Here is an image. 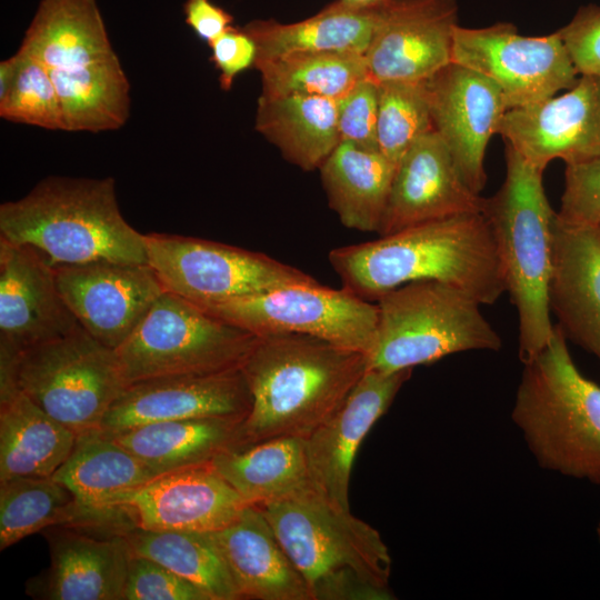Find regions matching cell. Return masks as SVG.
<instances>
[{
	"instance_id": "1",
	"label": "cell",
	"mask_w": 600,
	"mask_h": 600,
	"mask_svg": "<svg viewBox=\"0 0 600 600\" xmlns=\"http://www.w3.org/2000/svg\"><path fill=\"white\" fill-rule=\"evenodd\" d=\"M328 259L342 288L368 301L421 280L453 286L480 304L494 303L506 292L493 236L482 211L333 248Z\"/></svg>"
},
{
	"instance_id": "2",
	"label": "cell",
	"mask_w": 600,
	"mask_h": 600,
	"mask_svg": "<svg viewBox=\"0 0 600 600\" xmlns=\"http://www.w3.org/2000/svg\"><path fill=\"white\" fill-rule=\"evenodd\" d=\"M367 370V356L299 333L257 336L241 364L251 394L236 446L306 439L328 420Z\"/></svg>"
},
{
	"instance_id": "3",
	"label": "cell",
	"mask_w": 600,
	"mask_h": 600,
	"mask_svg": "<svg viewBox=\"0 0 600 600\" xmlns=\"http://www.w3.org/2000/svg\"><path fill=\"white\" fill-rule=\"evenodd\" d=\"M0 238L28 246L52 266L148 263L146 237L122 216L111 177L49 176L0 206Z\"/></svg>"
},
{
	"instance_id": "4",
	"label": "cell",
	"mask_w": 600,
	"mask_h": 600,
	"mask_svg": "<svg viewBox=\"0 0 600 600\" xmlns=\"http://www.w3.org/2000/svg\"><path fill=\"white\" fill-rule=\"evenodd\" d=\"M311 600H390L391 557L369 523L316 490L257 506Z\"/></svg>"
},
{
	"instance_id": "5",
	"label": "cell",
	"mask_w": 600,
	"mask_h": 600,
	"mask_svg": "<svg viewBox=\"0 0 600 600\" xmlns=\"http://www.w3.org/2000/svg\"><path fill=\"white\" fill-rule=\"evenodd\" d=\"M558 324L523 363L511 419L538 464L600 484V386L574 364Z\"/></svg>"
},
{
	"instance_id": "6",
	"label": "cell",
	"mask_w": 600,
	"mask_h": 600,
	"mask_svg": "<svg viewBox=\"0 0 600 600\" xmlns=\"http://www.w3.org/2000/svg\"><path fill=\"white\" fill-rule=\"evenodd\" d=\"M506 178L483 199L506 291L519 320V358L532 359L548 343L551 322L549 287L552 274L556 211L546 196L540 169L504 142Z\"/></svg>"
},
{
	"instance_id": "7",
	"label": "cell",
	"mask_w": 600,
	"mask_h": 600,
	"mask_svg": "<svg viewBox=\"0 0 600 600\" xmlns=\"http://www.w3.org/2000/svg\"><path fill=\"white\" fill-rule=\"evenodd\" d=\"M378 328L367 369L394 372L466 351H498L502 341L480 303L436 280L414 281L377 300Z\"/></svg>"
},
{
	"instance_id": "8",
	"label": "cell",
	"mask_w": 600,
	"mask_h": 600,
	"mask_svg": "<svg viewBox=\"0 0 600 600\" xmlns=\"http://www.w3.org/2000/svg\"><path fill=\"white\" fill-rule=\"evenodd\" d=\"M0 376L77 434L99 429L126 388L116 351L81 326L16 357L0 356Z\"/></svg>"
},
{
	"instance_id": "9",
	"label": "cell",
	"mask_w": 600,
	"mask_h": 600,
	"mask_svg": "<svg viewBox=\"0 0 600 600\" xmlns=\"http://www.w3.org/2000/svg\"><path fill=\"white\" fill-rule=\"evenodd\" d=\"M257 336L166 291L116 350L126 386L241 368Z\"/></svg>"
},
{
	"instance_id": "10",
	"label": "cell",
	"mask_w": 600,
	"mask_h": 600,
	"mask_svg": "<svg viewBox=\"0 0 600 600\" xmlns=\"http://www.w3.org/2000/svg\"><path fill=\"white\" fill-rule=\"evenodd\" d=\"M147 262L166 291L200 307L318 281L264 253L196 237L144 234Z\"/></svg>"
},
{
	"instance_id": "11",
	"label": "cell",
	"mask_w": 600,
	"mask_h": 600,
	"mask_svg": "<svg viewBox=\"0 0 600 600\" xmlns=\"http://www.w3.org/2000/svg\"><path fill=\"white\" fill-rule=\"evenodd\" d=\"M201 308L256 336L307 334L366 356L377 337V303L320 282L284 286Z\"/></svg>"
},
{
	"instance_id": "12",
	"label": "cell",
	"mask_w": 600,
	"mask_h": 600,
	"mask_svg": "<svg viewBox=\"0 0 600 600\" xmlns=\"http://www.w3.org/2000/svg\"><path fill=\"white\" fill-rule=\"evenodd\" d=\"M451 62L493 81L508 109L529 106L574 86L580 77L558 30L527 37L514 24L457 26Z\"/></svg>"
},
{
	"instance_id": "13",
	"label": "cell",
	"mask_w": 600,
	"mask_h": 600,
	"mask_svg": "<svg viewBox=\"0 0 600 600\" xmlns=\"http://www.w3.org/2000/svg\"><path fill=\"white\" fill-rule=\"evenodd\" d=\"M53 267L59 290L79 324L114 351L166 292L148 263L102 260Z\"/></svg>"
},
{
	"instance_id": "14",
	"label": "cell",
	"mask_w": 600,
	"mask_h": 600,
	"mask_svg": "<svg viewBox=\"0 0 600 600\" xmlns=\"http://www.w3.org/2000/svg\"><path fill=\"white\" fill-rule=\"evenodd\" d=\"M424 83L433 130L466 184L480 194L487 181L486 150L508 110L503 94L489 78L454 62Z\"/></svg>"
},
{
	"instance_id": "15",
	"label": "cell",
	"mask_w": 600,
	"mask_h": 600,
	"mask_svg": "<svg viewBox=\"0 0 600 600\" xmlns=\"http://www.w3.org/2000/svg\"><path fill=\"white\" fill-rule=\"evenodd\" d=\"M498 133L528 162L546 169L600 157V79L580 76L558 97L508 109Z\"/></svg>"
},
{
	"instance_id": "16",
	"label": "cell",
	"mask_w": 600,
	"mask_h": 600,
	"mask_svg": "<svg viewBox=\"0 0 600 600\" xmlns=\"http://www.w3.org/2000/svg\"><path fill=\"white\" fill-rule=\"evenodd\" d=\"M78 327L48 259L0 238V356L16 357Z\"/></svg>"
},
{
	"instance_id": "17",
	"label": "cell",
	"mask_w": 600,
	"mask_h": 600,
	"mask_svg": "<svg viewBox=\"0 0 600 600\" xmlns=\"http://www.w3.org/2000/svg\"><path fill=\"white\" fill-rule=\"evenodd\" d=\"M248 506L211 463L160 474L111 500L134 527L146 530L214 532Z\"/></svg>"
},
{
	"instance_id": "18",
	"label": "cell",
	"mask_w": 600,
	"mask_h": 600,
	"mask_svg": "<svg viewBox=\"0 0 600 600\" xmlns=\"http://www.w3.org/2000/svg\"><path fill=\"white\" fill-rule=\"evenodd\" d=\"M457 0H386L364 53L374 81H426L451 62Z\"/></svg>"
},
{
	"instance_id": "19",
	"label": "cell",
	"mask_w": 600,
	"mask_h": 600,
	"mask_svg": "<svg viewBox=\"0 0 600 600\" xmlns=\"http://www.w3.org/2000/svg\"><path fill=\"white\" fill-rule=\"evenodd\" d=\"M411 373L412 369H367L340 408L304 439L313 487L334 506L350 510L349 482L358 449Z\"/></svg>"
},
{
	"instance_id": "20",
	"label": "cell",
	"mask_w": 600,
	"mask_h": 600,
	"mask_svg": "<svg viewBox=\"0 0 600 600\" xmlns=\"http://www.w3.org/2000/svg\"><path fill=\"white\" fill-rule=\"evenodd\" d=\"M251 394L241 368L209 374L161 377L126 386L100 430L117 433L138 426L210 417L244 418Z\"/></svg>"
},
{
	"instance_id": "21",
	"label": "cell",
	"mask_w": 600,
	"mask_h": 600,
	"mask_svg": "<svg viewBox=\"0 0 600 600\" xmlns=\"http://www.w3.org/2000/svg\"><path fill=\"white\" fill-rule=\"evenodd\" d=\"M128 527L108 536L93 534L84 524L48 528L51 563L30 579L27 592L47 600H123L131 558Z\"/></svg>"
},
{
	"instance_id": "22",
	"label": "cell",
	"mask_w": 600,
	"mask_h": 600,
	"mask_svg": "<svg viewBox=\"0 0 600 600\" xmlns=\"http://www.w3.org/2000/svg\"><path fill=\"white\" fill-rule=\"evenodd\" d=\"M483 199L466 184L446 143L430 130L399 161L378 234L482 211Z\"/></svg>"
},
{
	"instance_id": "23",
	"label": "cell",
	"mask_w": 600,
	"mask_h": 600,
	"mask_svg": "<svg viewBox=\"0 0 600 600\" xmlns=\"http://www.w3.org/2000/svg\"><path fill=\"white\" fill-rule=\"evenodd\" d=\"M550 311L567 340L600 362V237L554 218Z\"/></svg>"
},
{
	"instance_id": "24",
	"label": "cell",
	"mask_w": 600,
	"mask_h": 600,
	"mask_svg": "<svg viewBox=\"0 0 600 600\" xmlns=\"http://www.w3.org/2000/svg\"><path fill=\"white\" fill-rule=\"evenodd\" d=\"M241 599L311 600L307 584L257 506L211 532Z\"/></svg>"
},
{
	"instance_id": "25",
	"label": "cell",
	"mask_w": 600,
	"mask_h": 600,
	"mask_svg": "<svg viewBox=\"0 0 600 600\" xmlns=\"http://www.w3.org/2000/svg\"><path fill=\"white\" fill-rule=\"evenodd\" d=\"M77 433L0 376V481L52 477L70 456Z\"/></svg>"
},
{
	"instance_id": "26",
	"label": "cell",
	"mask_w": 600,
	"mask_h": 600,
	"mask_svg": "<svg viewBox=\"0 0 600 600\" xmlns=\"http://www.w3.org/2000/svg\"><path fill=\"white\" fill-rule=\"evenodd\" d=\"M17 51L48 71H73L117 56L96 0H41Z\"/></svg>"
},
{
	"instance_id": "27",
	"label": "cell",
	"mask_w": 600,
	"mask_h": 600,
	"mask_svg": "<svg viewBox=\"0 0 600 600\" xmlns=\"http://www.w3.org/2000/svg\"><path fill=\"white\" fill-rule=\"evenodd\" d=\"M386 0L351 7L336 0L314 16L292 23L253 20L242 29L254 41L257 58L299 50L364 54L380 24Z\"/></svg>"
},
{
	"instance_id": "28",
	"label": "cell",
	"mask_w": 600,
	"mask_h": 600,
	"mask_svg": "<svg viewBox=\"0 0 600 600\" xmlns=\"http://www.w3.org/2000/svg\"><path fill=\"white\" fill-rule=\"evenodd\" d=\"M319 169L329 206L341 223L378 233L397 164L379 151L340 141Z\"/></svg>"
},
{
	"instance_id": "29",
	"label": "cell",
	"mask_w": 600,
	"mask_h": 600,
	"mask_svg": "<svg viewBox=\"0 0 600 600\" xmlns=\"http://www.w3.org/2000/svg\"><path fill=\"white\" fill-rule=\"evenodd\" d=\"M242 421L239 417L170 420L108 436L160 476L210 463L220 452L233 449Z\"/></svg>"
},
{
	"instance_id": "30",
	"label": "cell",
	"mask_w": 600,
	"mask_h": 600,
	"mask_svg": "<svg viewBox=\"0 0 600 600\" xmlns=\"http://www.w3.org/2000/svg\"><path fill=\"white\" fill-rule=\"evenodd\" d=\"M210 463L250 506L284 500L316 490L302 438L281 437L241 449L226 450Z\"/></svg>"
},
{
	"instance_id": "31",
	"label": "cell",
	"mask_w": 600,
	"mask_h": 600,
	"mask_svg": "<svg viewBox=\"0 0 600 600\" xmlns=\"http://www.w3.org/2000/svg\"><path fill=\"white\" fill-rule=\"evenodd\" d=\"M254 129L289 162L314 170L340 143L337 101L316 96L259 97Z\"/></svg>"
},
{
	"instance_id": "32",
	"label": "cell",
	"mask_w": 600,
	"mask_h": 600,
	"mask_svg": "<svg viewBox=\"0 0 600 600\" xmlns=\"http://www.w3.org/2000/svg\"><path fill=\"white\" fill-rule=\"evenodd\" d=\"M158 477L140 459L100 429L77 436L64 463L52 476L88 509L108 510L114 498Z\"/></svg>"
},
{
	"instance_id": "33",
	"label": "cell",
	"mask_w": 600,
	"mask_h": 600,
	"mask_svg": "<svg viewBox=\"0 0 600 600\" xmlns=\"http://www.w3.org/2000/svg\"><path fill=\"white\" fill-rule=\"evenodd\" d=\"M64 131L118 130L130 117V82L118 56L73 71H49Z\"/></svg>"
},
{
	"instance_id": "34",
	"label": "cell",
	"mask_w": 600,
	"mask_h": 600,
	"mask_svg": "<svg viewBox=\"0 0 600 600\" xmlns=\"http://www.w3.org/2000/svg\"><path fill=\"white\" fill-rule=\"evenodd\" d=\"M107 513L88 509L52 477L0 481V550L26 537L63 524H98Z\"/></svg>"
},
{
	"instance_id": "35",
	"label": "cell",
	"mask_w": 600,
	"mask_h": 600,
	"mask_svg": "<svg viewBox=\"0 0 600 600\" xmlns=\"http://www.w3.org/2000/svg\"><path fill=\"white\" fill-rule=\"evenodd\" d=\"M263 98L316 96L338 100L369 77L364 54L299 50L257 58Z\"/></svg>"
},
{
	"instance_id": "36",
	"label": "cell",
	"mask_w": 600,
	"mask_h": 600,
	"mask_svg": "<svg viewBox=\"0 0 600 600\" xmlns=\"http://www.w3.org/2000/svg\"><path fill=\"white\" fill-rule=\"evenodd\" d=\"M131 554L154 560L203 590L210 600H239L224 558L211 532L124 530Z\"/></svg>"
},
{
	"instance_id": "37",
	"label": "cell",
	"mask_w": 600,
	"mask_h": 600,
	"mask_svg": "<svg viewBox=\"0 0 600 600\" xmlns=\"http://www.w3.org/2000/svg\"><path fill=\"white\" fill-rule=\"evenodd\" d=\"M433 130L424 81L378 82L377 140L380 153L398 166L422 134Z\"/></svg>"
},
{
	"instance_id": "38",
	"label": "cell",
	"mask_w": 600,
	"mask_h": 600,
	"mask_svg": "<svg viewBox=\"0 0 600 600\" xmlns=\"http://www.w3.org/2000/svg\"><path fill=\"white\" fill-rule=\"evenodd\" d=\"M13 83L0 100V117L7 121L47 130L64 131L62 111L49 71L37 60L16 52Z\"/></svg>"
},
{
	"instance_id": "39",
	"label": "cell",
	"mask_w": 600,
	"mask_h": 600,
	"mask_svg": "<svg viewBox=\"0 0 600 600\" xmlns=\"http://www.w3.org/2000/svg\"><path fill=\"white\" fill-rule=\"evenodd\" d=\"M557 218L573 227L600 226V157L566 164Z\"/></svg>"
},
{
	"instance_id": "40",
	"label": "cell",
	"mask_w": 600,
	"mask_h": 600,
	"mask_svg": "<svg viewBox=\"0 0 600 600\" xmlns=\"http://www.w3.org/2000/svg\"><path fill=\"white\" fill-rule=\"evenodd\" d=\"M123 600H210L189 580L161 563L131 554Z\"/></svg>"
},
{
	"instance_id": "41",
	"label": "cell",
	"mask_w": 600,
	"mask_h": 600,
	"mask_svg": "<svg viewBox=\"0 0 600 600\" xmlns=\"http://www.w3.org/2000/svg\"><path fill=\"white\" fill-rule=\"evenodd\" d=\"M336 101L340 141L352 142L366 150L379 151L378 82L368 77Z\"/></svg>"
},
{
	"instance_id": "42",
	"label": "cell",
	"mask_w": 600,
	"mask_h": 600,
	"mask_svg": "<svg viewBox=\"0 0 600 600\" xmlns=\"http://www.w3.org/2000/svg\"><path fill=\"white\" fill-rule=\"evenodd\" d=\"M558 32L579 76L600 79V6L580 7Z\"/></svg>"
},
{
	"instance_id": "43",
	"label": "cell",
	"mask_w": 600,
	"mask_h": 600,
	"mask_svg": "<svg viewBox=\"0 0 600 600\" xmlns=\"http://www.w3.org/2000/svg\"><path fill=\"white\" fill-rule=\"evenodd\" d=\"M208 46L211 49L210 60L219 72V83L224 91L232 88L238 74L254 67L258 49L243 29L231 26Z\"/></svg>"
},
{
	"instance_id": "44",
	"label": "cell",
	"mask_w": 600,
	"mask_h": 600,
	"mask_svg": "<svg viewBox=\"0 0 600 600\" xmlns=\"http://www.w3.org/2000/svg\"><path fill=\"white\" fill-rule=\"evenodd\" d=\"M186 23L207 43L232 26L233 17L211 0H186Z\"/></svg>"
},
{
	"instance_id": "45",
	"label": "cell",
	"mask_w": 600,
	"mask_h": 600,
	"mask_svg": "<svg viewBox=\"0 0 600 600\" xmlns=\"http://www.w3.org/2000/svg\"><path fill=\"white\" fill-rule=\"evenodd\" d=\"M18 58L16 53L0 62V100L10 90L16 78Z\"/></svg>"
},
{
	"instance_id": "46",
	"label": "cell",
	"mask_w": 600,
	"mask_h": 600,
	"mask_svg": "<svg viewBox=\"0 0 600 600\" xmlns=\"http://www.w3.org/2000/svg\"><path fill=\"white\" fill-rule=\"evenodd\" d=\"M340 1L351 7H364V6H369L376 2L377 0H340Z\"/></svg>"
},
{
	"instance_id": "47",
	"label": "cell",
	"mask_w": 600,
	"mask_h": 600,
	"mask_svg": "<svg viewBox=\"0 0 600 600\" xmlns=\"http://www.w3.org/2000/svg\"><path fill=\"white\" fill-rule=\"evenodd\" d=\"M597 536H598V540L600 542V521H599V523L597 526Z\"/></svg>"
},
{
	"instance_id": "48",
	"label": "cell",
	"mask_w": 600,
	"mask_h": 600,
	"mask_svg": "<svg viewBox=\"0 0 600 600\" xmlns=\"http://www.w3.org/2000/svg\"><path fill=\"white\" fill-rule=\"evenodd\" d=\"M597 230H598V233H599V237H600V226L597 227Z\"/></svg>"
}]
</instances>
